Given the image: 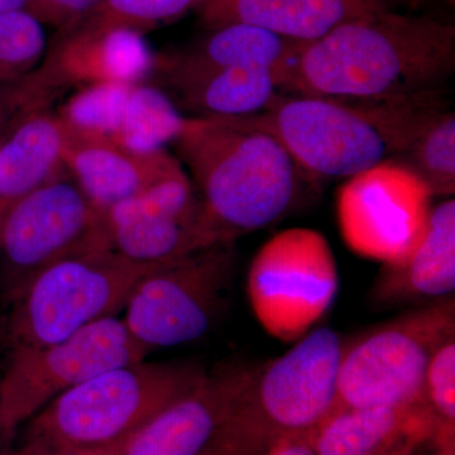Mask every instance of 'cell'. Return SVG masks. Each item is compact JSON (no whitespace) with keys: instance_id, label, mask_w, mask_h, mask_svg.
I'll return each instance as SVG.
<instances>
[{"instance_id":"cell-1","label":"cell","mask_w":455,"mask_h":455,"mask_svg":"<svg viewBox=\"0 0 455 455\" xmlns=\"http://www.w3.org/2000/svg\"><path fill=\"white\" fill-rule=\"evenodd\" d=\"M454 70V26L379 9L305 44L280 89L353 103H386L440 92Z\"/></svg>"},{"instance_id":"cell-2","label":"cell","mask_w":455,"mask_h":455,"mask_svg":"<svg viewBox=\"0 0 455 455\" xmlns=\"http://www.w3.org/2000/svg\"><path fill=\"white\" fill-rule=\"evenodd\" d=\"M220 243L265 229L295 208L307 180L274 137L227 116L187 118L175 140Z\"/></svg>"},{"instance_id":"cell-3","label":"cell","mask_w":455,"mask_h":455,"mask_svg":"<svg viewBox=\"0 0 455 455\" xmlns=\"http://www.w3.org/2000/svg\"><path fill=\"white\" fill-rule=\"evenodd\" d=\"M208 371L197 363H140L113 368L64 392L40 410L26 442L55 451L97 449L130 439L184 396Z\"/></svg>"},{"instance_id":"cell-4","label":"cell","mask_w":455,"mask_h":455,"mask_svg":"<svg viewBox=\"0 0 455 455\" xmlns=\"http://www.w3.org/2000/svg\"><path fill=\"white\" fill-rule=\"evenodd\" d=\"M235 118L274 137L307 180L346 181L395 160L390 116L383 103L278 95L263 112Z\"/></svg>"},{"instance_id":"cell-5","label":"cell","mask_w":455,"mask_h":455,"mask_svg":"<svg viewBox=\"0 0 455 455\" xmlns=\"http://www.w3.org/2000/svg\"><path fill=\"white\" fill-rule=\"evenodd\" d=\"M157 266L132 262L114 250L51 266L9 305L5 344L11 350L47 346L116 315L140 278Z\"/></svg>"},{"instance_id":"cell-6","label":"cell","mask_w":455,"mask_h":455,"mask_svg":"<svg viewBox=\"0 0 455 455\" xmlns=\"http://www.w3.org/2000/svg\"><path fill=\"white\" fill-rule=\"evenodd\" d=\"M453 335L454 295L411 307L344 341L335 406L425 405L427 366Z\"/></svg>"},{"instance_id":"cell-7","label":"cell","mask_w":455,"mask_h":455,"mask_svg":"<svg viewBox=\"0 0 455 455\" xmlns=\"http://www.w3.org/2000/svg\"><path fill=\"white\" fill-rule=\"evenodd\" d=\"M343 344L337 331L315 329L280 357L254 367L235 415L257 448L268 453L287 436L313 433L333 411Z\"/></svg>"},{"instance_id":"cell-8","label":"cell","mask_w":455,"mask_h":455,"mask_svg":"<svg viewBox=\"0 0 455 455\" xmlns=\"http://www.w3.org/2000/svg\"><path fill=\"white\" fill-rule=\"evenodd\" d=\"M113 250L106 212L68 170L23 197L0 226V289L5 305L61 260Z\"/></svg>"},{"instance_id":"cell-9","label":"cell","mask_w":455,"mask_h":455,"mask_svg":"<svg viewBox=\"0 0 455 455\" xmlns=\"http://www.w3.org/2000/svg\"><path fill=\"white\" fill-rule=\"evenodd\" d=\"M235 268V243L211 245L164 262L133 287L123 322L148 350L199 339L226 310Z\"/></svg>"},{"instance_id":"cell-10","label":"cell","mask_w":455,"mask_h":455,"mask_svg":"<svg viewBox=\"0 0 455 455\" xmlns=\"http://www.w3.org/2000/svg\"><path fill=\"white\" fill-rule=\"evenodd\" d=\"M339 291L333 250L322 233L290 228L256 253L247 277L251 307L266 333L283 343L301 339L329 313Z\"/></svg>"},{"instance_id":"cell-11","label":"cell","mask_w":455,"mask_h":455,"mask_svg":"<svg viewBox=\"0 0 455 455\" xmlns=\"http://www.w3.org/2000/svg\"><path fill=\"white\" fill-rule=\"evenodd\" d=\"M149 350L123 319L106 317L56 343L11 350L0 379V427L11 440L20 424L92 377L145 361Z\"/></svg>"},{"instance_id":"cell-12","label":"cell","mask_w":455,"mask_h":455,"mask_svg":"<svg viewBox=\"0 0 455 455\" xmlns=\"http://www.w3.org/2000/svg\"><path fill=\"white\" fill-rule=\"evenodd\" d=\"M423 180L390 160L341 184L338 226L350 251L388 263L403 259L420 243L433 209Z\"/></svg>"},{"instance_id":"cell-13","label":"cell","mask_w":455,"mask_h":455,"mask_svg":"<svg viewBox=\"0 0 455 455\" xmlns=\"http://www.w3.org/2000/svg\"><path fill=\"white\" fill-rule=\"evenodd\" d=\"M106 217L113 250L140 265H163L220 243L185 171L116 204Z\"/></svg>"},{"instance_id":"cell-14","label":"cell","mask_w":455,"mask_h":455,"mask_svg":"<svg viewBox=\"0 0 455 455\" xmlns=\"http://www.w3.org/2000/svg\"><path fill=\"white\" fill-rule=\"evenodd\" d=\"M155 64L156 56L142 36L83 23L71 31L57 33L44 61L22 83L35 107L47 109L51 100L70 88L145 83L154 73Z\"/></svg>"},{"instance_id":"cell-15","label":"cell","mask_w":455,"mask_h":455,"mask_svg":"<svg viewBox=\"0 0 455 455\" xmlns=\"http://www.w3.org/2000/svg\"><path fill=\"white\" fill-rule=\"evenodd\" d=\"M57 114L75 127L143 152L175 142L187 121L164 90L145 83L79 89Z\"/></svg>"},{"instance_id":"cell-16","label":"cell","mask_w":455,"mask_h":455,"mask_svg":"<svg viewBox=\"0 0 455 455\" xmlns=\"http://www.w3.org/2000/svg\"><path fill=\"white\" fill-rule=\"evenodd\" d=\"M61 121L66 170L101 212L185 171L178 158L164 148L136 151Z\"/></svg>"},{"instance_id":"cell-17","label":"cell","mask_w":455,"mask_h":455,"mask_svg":"<svg viewBox=\"0 0 455 455\" xmlns=\"http://www.w3.org/2000/svg\"><path fill=\"white\" fill-rule=\"evenodd\" d=\"M254 367L221 364L131 436L122 455H200L243 394Z\"/></svg>"},{"instance_id":"cell-18","label":"cell","mask_w":455,"mask_h":455,"mask_svg":"<svg viewBox=\"0 0 455 455\" xmlns=\"http://www.w3.org/2000/svg\"><path fill=\"white\" fill-rule=\"evenodd\" d=\"M455 290V202L433 206L420 243L403 259L382 263L370 289L379 310L421 307L453 296Z\"/></svg>"},{"instance_id":"cell-19","label":"cell","mask_w":455,"mask_h":455,"mask_svg":"<svg viewBox=\"0 0 455 455\" xmlns=\"http://www.w3.org/2000/svg\"><path fill=\"white\" fill-rule=\"evenodd\" d=\"M436 431L425 405L335 406L314 430L316 455H390Z\"/></svg>"},{"instance_id":"cell-20","label":"cell","mask_w":455,"mask_h":455,"mask_svg":"<svg viewBox=\"0 0 455 455\" xmlns=\"http://www.w3.org/2000/svg\"><path fill=\"white\" fill-rule=\"evenodd\" d=\"M387 9L376 0H208L200 8L211 28L244 23L290 41L310 44L338 26Z\"/></svg>"},{"instance_id":"cell-21","label":"cell","mask_w":455,"mask_h":455,"mask_svg":"<svg viewBox=\"0 0 455 455\" xmlns=\"http://www.w3.org/2000/svg\"><path fill=\"white\" fill-rule=\"evenodd\" d=\"M394 161L419 176L433 197L455 191V113L443 101L442 90L410 99L401 106Z\"/></svg>"},{"instance_id":"cell-22","label":"cell","mask_w":455,"mask_h":455,"mask_svg":"<svg viewBox=\"0 0 455 455\" xmlns=\"http://www.w3.org/2000/svg\"><path fill=\"white\" fill-rule=\"evenodd\" d=\"M64 130L59 114H25L0 140V226L23 197L66 170Z\"/></svg>"},{"instance_id":"cell-23","label":"cell","mask_w":455,"mask_h":455,"mask_svg":"<svg viewBox=\"0 0 455 455\" xmlns=\"http://www.w3.org/2000/svg\"><path fill=\"white\" fill-rule=\"evenodd\" d=\"M155 71L175 92L176 103L200 116H252L267 109L280 90L276 75L265 68L176 71L155 65Z\"/></svg>"},{"instance_id":"cell-24","label":"cell","mask_w":455,"mask_h":455,"mask_svg":"<svg viewBox=\"0 0 455 455\" xmlns=\"http://www.w3.org/2000/svg\"><path fill=\"white\" fill-rule=\"evenodd\" d=\"M212 29L208 37L187 52L156 56V66L176 71L265 68L276 75L280 88L284 73L305 44L244 23Z\"/></svg>"},{"instance_id":"cell-25","label":"cell","mask_w":455,"mask_h":455,"mask_svg":"<svg viewBox=\"0 0 455 455\" xmlns=\"http://www.w3.org/2000/svg\"><path fill=\"white\" fill-rule=\"evenodd\" d=\"M44 25L27 11L0 13V84L31 74L46 52Z\"/></svg>"},{"instance_id":"cell-26","label":"cell","mask_w":455,"mask_h":455,"mask_svg":"<svg viewBox=\"0 0 455 455\" xmlns=\"http://www.w3.org/2000/svg\"><path fill=\"white\" fill-rule=\"evenodd\" d=\"M208 0H103L85 25L143 36L172 22Z\"/></svg>"},{"instance_id":"cell-27","label":"cell","mask_w":455,"mask_h":455,"mask_svg":"<svg viewBox=\"0 0 455 455\" xmlns=\"http://www.w3.org/2000/svg\"><path fill=\"white\" fill-rule=\"evenodd\" d=\"M424 403L440 436L453 435L455 421V335L431 358L424 379Z\"/></svg>"},{"instance_id":"cell-28","label":"cell","mask_w":455,"mask_h":455,"mask_svg":"<svg viewBox=\"0 0 455 455\" xmlns=\"http://www.w3.org/2000/svg\"><path fill=\"white\" fill-rule=\"evenodd\" d=\"M103 0H29L26 11L42 25L68 32L84 22Z\"/></svg>"},{"instance_id":"cell-29","label":"cell","mask_w":455,"mask_h":455,"mask_svg":"<svg viewBox=\"0 0 455 455\" xmlns=\"http://www.w3.org/2000/svg\"><path fill=\"white\" fill-rule=\"evenodd\" d=\"M29 113L20 84H0V140L25 114Z\"/></svg>"},{"instance_id":"cell-30","label":"cell","mask_w":455,"mask_h":455,"mask_svg":"<svg viewBox=\"0 0 455 455\" xmlns=\"http://www.w3.org/2000/svg\"><path fill=\"white\" fill-rule=\"evenodd\" d=\"M313 433L287 436L266 455H316L313 447Z\"/></svg>"},{"instance_id":"cell-31","label":"cell","mask_w":455,"mask_h":455,"mask_svg":"<svg viewBox=\"0 0 455 455\" xmlns=\"http://www.w3.org/2000/svg\"><path fill=\"white\" fill-rule=\"evenodd\" d=\"M128 440L130 439L123 440V442L116 443V444L110 445V447L64 451V453H60L57 455H122L123 449H124Z\"/></svg>"},{"instance_id":"cell-32","label":"cell","mask_w":455,"mask_h":455,"mask_svg":"<svg viewBox=\"0 0 455 455\" xmlns=\"http://www.w3.org/2000/svg\"><path fill=\"white\" fill-rule=\"evenodd\" d=\"M0 455H57V453L37 443L25 442L23 447L17 451H3Z\"/></svg>"},{"instance_id":"cell-33","label":"cell","mask_w":455,"mask_h":455,"mask_svg":"<svg viewBox=\"0 0 455 455\" xmlns=\"http://www.w3.org/2000/svg\"><path fill=\"white\" fill-rule=\"evenodd\" d=\"M29 0H0V13L4 12L26 11Z\"/></svg>"},{"instance_id":"cell-34","label":"cell","mask_w":455,"mask_h":455,"mask_svg":"<svg viewBox=\"0 0 455 455\" xmlns=\"http://www.w3.org/2000/svg\"><path fill=\"white\" fill-rule=\"evenodd\" d=\"M5 442H7V439H5L4 434H3L2 427H0V453L3 451L2 445L4 444Z\"/></svg>"},{"instance_id":"cell-35","label":"cell","mask_w":455,"mask_h":455,"mask_svg":"<svg viewBox=\"0 0 455 455\" xmlns=\"http://www.w3.org/2000/svg\"><path fill=\"white\" fill-rule=\"evenodd\" d=\"M377 3H379V4L383 5V7H386V2H388V0H376Z\"/></svg>"},{"instance_id":"cell-36","label":"cell","mask_w":455,"mask_h":455,"mask_svg":"<svg viewBox=\"0 0 455 455\" xmlns=\"http://www.w3.org/2000/svg\"><path fill=\"white\" fill-rule=\"evenodd\" d=\"M443 455H451V449H448V451H445V454Z\"/></svg>"}]
</instances>
